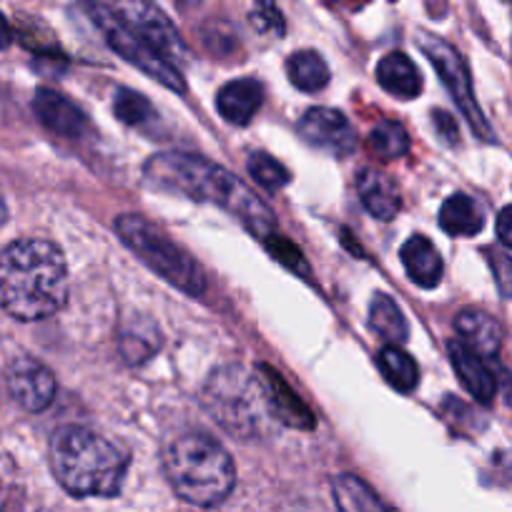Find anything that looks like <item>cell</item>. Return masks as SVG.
Listing matches in <instances>:
<instances>
[{
	"instance_id": "cell-1",
	"label": "cell",
	"mask_w": 512,
	"mask_h": 512,
	"mask_svg": "<svg viewBox=\"0 0 512 512\" xmlns=\"http://www.w3.org/2000/svg\"><path fill=\"white\" fill-rule=\"evenodd\" d=\"M144 174L154 189L219 206L229 216L239 219L256 239L267 241L269 236L277 234V221L269 206L244 181L204 156L179 154V151L156 154L146 161Z\"/></svg>"
},
{
	"instance_id": "cell-2",
	"label": "cell",
	"mask_w": 512,
	"mask_h": 512,
	"mask_svg": "<svg viewBox=\"0 0 512 512\" xmlns=\"http://www.w3.org/2000/svg\"><path fill=\"white\" fill-rule=\"evenodd\" d=\"M68 299V267L61 249L43 239H21L0 251V307L18 322H41Z\"/></svg>"
},
{
	"instance_id": "cell-3",
	"label": "cell",
	"mask_w": 512,
	"mask_h": 512,
	"mask_svg": "<svg viewBox=\"0 0 512 512\" xmlns=\"http://www.w3.org/2000/svg\"><path fill=\"white\" fill-rule=\"evenodd\" d=\"M51 467L73 497H113L121 492L128 455L98 432L78 425L58 427L51 437Z\"/></svg>"
},
{
	"instance_id": "cell-4",
	"label": "cell",
	"mask_w": 512,
	"mask_h": 512,
	"mask_svg": "<svg viewBox=\"0 0 512 512\" xmlns=\"http://www.w3.org/2000/svg\"><path fill=\"white\" fill-rule=\"evenodd\" d=\"M164 470L181 500L214 507L234 490L236 470L221 442L206 432H184L164 450Z\"/></svg>"
},
{
	"instance_id": "cell-5",
	"label": "cell",
	"mask_w": 512,
	"mask_h": 512,
	"mask_svg": "<svg viewBox=\"0 0 512 512\" xmlns=\"http://www.w3.org/2000/svg\"><path fill=\"white\" fill-rule=\"evenodd\" d=\"M201 402L216 425L239 440L259 435L272 417L262 379L244 364H224L214 369L204 384Z\"/></svg>"
},
{
	"instance_id": "cell-6",
	"label": "cell",
	"mask_w": 512,
	"mask_h": 512,
	"mask_svg": "<svg viewBox=\"0 0 512 512\" xmlns=\"http://www.w3.org/2000/svg\"><path fill=\"white\" fill-rule=\"evenodd\" d=\"M116 231L123 244L139 256L141 262L159 274L164 282L189 297H204L206 274L194 256L166 236L159 226L139 214H123L116 219Z\"/></svg>"
},
{
	"instance_id": "cell-7",
	"label": "cell",
	"mask_w": 512,
	"mask_h": 512,
	"mask_svg": "<svg viewBox=\"0 0 512 512\" xmlns=\"http://www.w3.org/2000/svg\"><path fill=\"white\" fill-rule=\"evenodd\" d=\"M83 6H86L88 21L98 28V33H101L103 41L108 43L111 51H116L123 61L136 66L141 73H146L149 78L159 81L161 86L169 88V91L186 93V81L179 73V68H176L169 58L161 56L159 51H154L149 43L141 41V38L118 18V13L108 11V8L98 6V3H83Z\"/></svg>"
},
{
	"instance_id": "cell-8",
	"label": "cell",
	"mask_w": 512,
	"mask_h": 512,
	"mask_svg": "<svg viewBox=\"0 0 512 512\" xmlns=\"http://www.w3.org/2000/svg\"><path fill=\"white\" fill-rule=\"evenodd\" d=\"M417 46H420V51L430 58L435 71L440 73L442 83H445V88L450 91V96L455 98L457 108H460L462 116L467 118V123H470V128L475 131L477 139L492 141V126L487 123L485 113H482L480 103H477L475 91H472L470 71H467L460 53H457L447 41L432 36V33H420V36H417Z\"/></svg>"
},
{
	"instance_id": "cell-9",
	"label": "cell",
	"mask_w": 512,
	"mask_h": 512,
	"mask_svg": "<svg viewBox=\"0 0 512 512\" xmlns=\"http://www.w3.org/2000/svg\"><path fill=\"white\" fill-rule=\"evenodd\" d=\"M118 18H121L141 41H146L154 51H159L161 56H184L186 48L179 31L171 26V21L159 11V8L146 3V0H126V3H121Z\"/></svg>"
},
{
	"instance_id": "cell-10",
	"label": "cell",
	"mask_w": 512,
	"mask_h": 512,
	"mask_svg": "<svg viewBox=\"0 0 512 512\" xmlns=\"http://www.w3.org/2000/svg\"><path fill=\"white\" fill-rule=\"evenodd\" d=\"M6 384L13 400L26 412H43L56 397L53 372L31 357H18L8 364Z\"/></svg>"
},
{
	"instance_id": "cell-11",
	"label": "cell",
	"mask_w": 512,
	"mask_h": 512,
	"mask_svg": "<svg viewBox=\"0 0 512 512\" xmlns=\"http://www.w3.org/2000/svg\"><path fill=\"white\" fill-rule=\"evenodd\" d=\"M299 134L307 144L334 156H349L357 146V134L349 118L334 108H309L299 121Z\"/></svg>"
},
{
	"instance_id": "cell-12",
	"label": "cell",
	"mask_w": 512,
	"mask_h": 512,
	"mask_svg": "<svg viewBox=\"0 0 512 512\" xmlns=\"http://www.w3.org/2000/svg\"><path fill=\"white\" fill-rule=\"evenodd\" d=\"M33 111L38 121L61 139H81L88 131V116L81 111V106L71 101L63 93L53 88H38L33 98Z\"/></svg>"
},
{
	"instance_id": "cell-13",
	"label": "cell",
	"mask_w": 512,
	"mask_h": 512,
	"mask_svg": "<svg viewBox=\"0 0 512 512\" xmlns=\"http://www.w3.org/2000/svg\"><path fill=\"white\" fill-rule=\"evenodd\" d=\"M259 374H262L264 395H267V407L272 420L282 422V425L294 427V430H314V415L307 405L297 397V392L284 382L282 374L272 369L269 364H259Z\"/></svg>"
},
{
	"instance_id": "cell-14",
	"label": "cell",
	"mask_w": 512,
	"mask_h": 512,
	"mask_svg": "<svg viewBox=\"0 0 512 512\" xmlns=\"http://www.w3.org/2000/svg\"><path fill=\"white\" fill-rule=\"evenodd\" d=\"M447 352H450V362L452 367H455L457 377H460L462 387H465L477 402L490 405L497 395V382L495 377H492L490 367L485 364V357L472 352V349L462 342H450L447 344Z\"/></svg>"
},
{
	"instance_id": "cell-15",
	"label": "cell",
	"mask_w": 512,
	"mask_h": 512,
	"mask_svg": "<svg viewBox=\"0 0 512 512\" xmlns=\"http://www.w3.org/2000/svg\"><path fill=\"white\" fill-rule=\"evenodd\" d=\"M264 103V86L256 78H239L226 83L216 96L221 118L231 126H249Z\"/></svg>"
},
{
	"instance_id": "cell-16",
	"label": "cell",
	"mask_w": 512,
	"mask_h": 512,
	"mask_svg": "<svg viewBox=\"0 0 512 512\" xmlns=\"http://www.w3.org/2000/svg\"><path fill=\"white\" fill-rule=\"evenodd\" d=\"M455 329L460 334V342L467 344L472 352L480 357H495L502 347V327L497 324L495 317L485 312V309L467 307L457 314Z\"/></svg>"
},
{
	"instance_id": "cell-17",
	"label": "cell",
	"mask_w": 512,
	"mask_h": 512,
	"mask_svg": "<svg viewBox=\"0 0 512 512\" xmlns=\"http://www.w3.org/2000/svg\"><path fill=\"white\" fill-rule=\"evenodd\" d=\"M402 267L407 277L422 289H435L442 279V256L427 236L415 234L402 244Z\"/></svg>"
},
{
	"instance_id": "cell-18",
	"label": "cell",
	"mask_w": 512,
	"mask_h": 512,
	"mask_svg": "<svg viewBox=\"0 0 512 512\" xmlns=\"http://www.w3.org/2000/svg\"><path fill=\"white\" fill-rule=\"evenodd\" d=\"M357 191L362 206L379 221L395 219L397 211L402 209L400 194H397V186L392 184L384 174L374 169H362L357 174Z\"/></svg>"
},
{
	"instance_id": "cell-19",
	"label": "cell",
	"mask_w": 512,
	"mask_h": 512,
	"mask_svg": "<svg viewBox=\"0 0 512 512\" xmlns=\"http://www.w3.org/2000/svg\"><path fill=\"white\" fill-rule=\"evenodd\" d=\"M377 83L387 93H392V96L397 98H405V101L417 98L422 91L420 71H417V66L412 63V58L400 51L387 53V56L377 63Z\"/></svg>"
},
{
	"instance_id": "cell-20",
	"label": "cell",
	"mask_w": 512,
	"mask_h": 512,
	"mask_svg": "<svg viewBox=\"0 0 512 512\" xmlns=\"http://www.w3.org/2000/svg\"><path fill=\"white\" fill-rule=\"evenodd\" d=\"M332 495L339 512H395L357 475L334 477Z\"/></svg>"
},
{
	"instance_id": "cell-21",
	"label": "cell",
	"mask_w": 512,
	"mask_h": 512,
	"mask_svg": "<svg viewBox=\"0 0 512 512\" xmlns=\"http://www.w3.org/2000/svg\"><path fill=\"white\" fill-rule=\"evenodd\" d=\"M440 226L450 236H475L485 226V219L472 196L452 194L440 209Z\"/></svg>"
},
{
	"instance_id": "cell-22",
	"label": "cell",
	"mask_w": 512,
	"mask_h": 512,
	"mask_svg": "<svg viewBox=\"0 0 512 512\" xmlns=\"http://www.w3.org/2000/svg\"><path fill=\"white\" fill-rule=\"evenodd\" d=\"M377 364L382 369L384 379L395 387L397 392H415L417 382H420V369H417V362L397 344H387V347L379 349Z\"/></svg>"
},
{
	"instance_id": "cell-23",
	"label": "cell",
	"mask_w": 512,
	"mask_h": 512,
	"mask_svg": "<svg viewBox=\"0 0 512 512\" xmlns=\"http://www.w3.org/2000/svg\"><path fill=\"white\" fill-rule=\"evenodd\" d=\"M369 327L392 344H405L410 339V324L405 314L387 294H377L369 304Z\"/></svg>"
},
{
	"instance_id": "cell-24",
	"label": "cell",
	"mask_w": 512,
	"mask_h": 512,
	"mask_svg": "<svg viewBox=\"0 0 512 512\" xmlns=\"http://www.w3.org/2000/svg\"><path fill=\"white\" fill-rule=\"evenodd\" d=\"M289 81L304 93H317L327 88L329 83V66L317 51H299L292 53L287 61Z\"/></svg>"
},
{
	"instance_id": "cell-25",
	"label": "cell",
	"mask_w": 512,
	"mask_h": 512,
	"mask_svg": "<svg viewBox=\"0 0 512 512\" xmlns=\"http://www.w3.org/2000/svg\"><path fill=\"white\" fill-rule=\"evenodd\" d=\"M369 146L384 161H395L410 151V134L400 121H379L369 134Z\"/></svg>"
},
{
	"instance_id": "cell-26",
	"label": "cell",
	"mask_w": 512,
	"mask_h": 512,
	"mask_svg": "<svg viewBox=\"0 0 512 512\" xmlns=\"http://www.w3.org/2000/svg\"><path fill=\"white\" fill-rule=\"evenodd\" d=\"M113 113H116L118 121L134 128H144L146 123L156 118V108L151 106L149 98L141 96L139 91H131V88H118L113 93Z\"/></svg>"
},
{
	"instance_id": "cell-27",
	"label": "cell",
	"mask_w": 512,
	"mask_h": 512,
	"mask_svg": "<svg viewBox=\"0 0 512 512\" xmlns=\"http://www.w3.org/2000/svg\"><path fill=\"white\" fill-rule=\"evenodd\" d=\"M246 169L254 176L256 184H262L269 191L284 189L292 181V174H289L287 166L279 164L277 159H272L267 154H251L249 161H246Z\"/></svg>"
},
{
	"instance_id": "cell-28",
	"label": "cell",
	"mask_w": 512,
	"mask_h": 512,
	"mask_svg": "<svg viewBox=\"0 0 512 512\" xmlns=\"http://www.w3.org/2000/svg\"><path fill=\"white\" fill-rule=\"evenodd\" d=\"M249 21L264 36L282 38L287 33V23H284L282 11H279L274 0H256L249 13Z\"/></svg>"
},
{
	"instance_id": "cell-29",
	"label": "cell",
	"mask_w": 512,
	"mask_h": 512,
	"mask_svg": "<svg viewBox=\"0 0 512 512\" xmlns=\"http://www.w3.org/2000/svg\"><path fill=\"white\" fill-rule=\"evenodd\" d=\"M264 244H267V249L272 251L274 259H279L284 267L294 269V272H299V274H309V267H307V262H304L302 251H299L292 241H287L284 236H279V234H272L267 241H264Z\"/></svg>"
},
{
	"instance_id": "cell-30",
	"label": "cell",
	"mask_w": 512,
	"mask_h": 512,
	"mask_svg": "<svg viewBox=\"0 0 512 512\" xmlns=\"http://www.w3.org/2000/svg\"><path fill=\"white\" fill-rule=\"evenodd\" d=\"M487 264L492 269V277H495L497 289L505 299H512V256L502 254V251L487 249Z\"/></svg>"
},
{
	"instance_id": "cell-31",
	"label": "cell",
	"mask_w": 512,
	"mask_h": 512,
	"mask_svg": "<svg viewBox=\"0 0 512 512\" xmlns=\"http://www.w3.org/2000/svg\"><path fill=\"white\" fill-rule=\"evenodd\" d=\"M432 123H435V128H437V136H442L447 144H455L457 136H460V131H457V123L450 113L435 111L432 113Z\"/></svg>"
},
{
	"instance_id": "cell-32",
	"label": "cell",
	"mask_w": 512,
	"mask_h": 512,
	"mask_svg": "<svg viewBox=\"0 0 512 512\" xmlns=\"http://www.w3.org/2000/svg\"><path fill=\"white\" fill-rule=\"evenodd\" d=\"M497 239L512 249V206H505L497 216Z\"/></svg>"
},
{
	"instance_id": "cell-33",
	"label": "cell",
	"mask_w": 512,
	"mask_h": 512,
	"mask_svg": "<svg viewBox=\"0 0 512 512\" xmlns=\"http://www.w3.org/2000/svg\"><path fill=\"white\" fill-rule=\"evenodd\" d=\"M11 41H13L11 26H8V21H6V18L0 16V51H3V48H8V46H11Z\"/></svg>"
},
{
	"instance_id": "cell-34",
	"label": "cell",
	"mask_w": 512,
	"mask_h": 512,
	"mask_svg": "<svg viewBox=\"0 0 512 512\" xmlns=\"http://www.w3.org/2000/svg\"><path fill=\"white\" fill-rule=\"evenodd\" d=\"M174 3L179 8H191V6H196V3H201V0H174Z\"/></svg>"
},
{
	"instance_id": "cell-35",
	"label": "cell",
	"mask_w": 512,
	"mask_h": 512,
	"mask_svg": "<svg viewBox=\"0 0 512 512\" xmlns=\"http://www.w3.org/2000/svg\"><path fill=\"white\" fill-rule=\"evenodd\" d=\"M3 221H6V204L0 201V226H3Z\"/></svg>"
},
{
	"instance_id": "cell-36",
	"label": "cell",
	"mask_w": 512,
	"mask_h": 512,
	"mask_svg": "<svg viewBox=\"0 0 512 512\" xmlns=\"http://www.w3.org/2000/svg\"><path fill=\"white\" fill-rule=\"evenodd\" d=\"M510 3H512V0H510Z\"/></svg>"
}]
</instances>
